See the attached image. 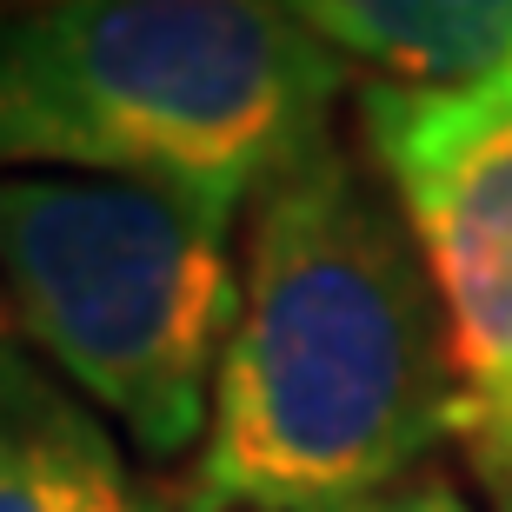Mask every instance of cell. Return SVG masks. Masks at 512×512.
<instances>
[{"label": "cell", "mask_w": 512, "mask_h": 512, "mask_svg": "<svg viewBox=\"0 0 512 512\" xmlns=\"http://www.w3.org/2000/svg\"><path fill=\"white\" fill-rule=\"evenodd\" d=\"M346 512H479L473 499H466V486H459L453 473H413V479H399V486H386V493L360 499V506H346Z\"/></svg>", "instance_id": "52a82bcc"}, {"label": "cell", "mask_w": 512, "mask_h": 512, "mask_svg": "<svg viewBox=\"0 0 512 512\" xmlns=\"http://www.w3.org/2000/svg\"><path fill=\"white\" fill-rule=\"evenodd\" d=\"M346 60L286 0H34L0 14V173H94L213 227L320 147Z\"/></svg>", "instance_id": "7a4b0ae2"}, {"label": "cell", "mask_w": 512, "mask_h": 512, "mask_svg": "<svg viewBox=\"0 0 512 512\" xmlns=\"http://www.w3.org/2000/svg\"><path fill=\"white\" fill-rule=\"evenodd\" d=\"M14 7H34V0H0V14H14Z\"/></svg>", "instance_id": "9c48e42d"}, {"label": "cell", "mask_w": 512, "mask_h": 512, "mask_svg": "<svg viewBox=\"0 0 512 512\" xmlns=\"http://www.w3.org/2000/svg\"><path fill=\"white\" fill-rule=\"evenodd\" d=\"M286 14L386 87H473L512 67V0H286Z\"/></svg>", "instance_id": "8992f818"}, {"label": "cell", "mask_w": 512, "mask_h": 512, "mask_svg": "<svg viewBox=\"0 0 512 512\" xmlns=\"http://www.w3.org/2000/svg\"><path fill=\"white\" fill-rule=\"evenodd\" d=\"M453 433L446 333L366 147H320L247 213L240 320L173 512H346Z\"/></svg>", "instance_id": "6da1fadb"}, {"label": "cell", "mask_w": 512, "mask_h": 512, "mask_svg": "<svg viewBox=\"0 0 512 512\" xmlns=\"http://www.w3.org/2000/svg\"><path fill=\"white\" fill-rule=\"evenodd\" d=\"M7 333H14V313H7V300H0V340H7Z\"/></svg>", "instance_id": "ba28073f"}, {"label": "cell", "mask_w": 512, "mask_h": 512, "mask_svg": "<svg viewBox=\"0 0 512 512\" xmlns=\"http://www.w3.org/2000/svg\"><path fill=\"white\" fill-rule=\"evenodd\" d=\"M0 300L153 466L200 453L240 320L233 227L127 180L0 173Z\"/></svg>", "instance_id": "3957f363"}, {"label": "cell", "mask_w": 512, "mask_h": 512, "mask_svg": "<svg viewBox=\"0 0 512 512\" xmlns=\"http://www.w3.org/2000/svg\"><path fill=\"white\" fill-rule=\"evenodd\" d=\"M0 512H173L100 406L27 346L0 340Z\"/></svg>", "instance_id": "5b68a950"}, {"label": "cell", "mask_w": 512, "mask_h": 512, "mask_svg": "<svg viewBox=\"0 0 512 512\" xmlns=\"http://www.w3.org/2000/svg\"><path fill=\"white\" fill-rule=\"evenodd\" d=\"M360 147L413 233L446 333L453 446L512 512V67L473 87H360Z\"/></svg>", "instance_id": "277c9868"}]
</instances>
